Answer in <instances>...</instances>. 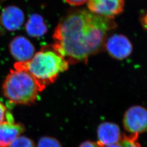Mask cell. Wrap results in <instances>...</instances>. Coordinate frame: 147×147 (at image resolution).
<instances>
[{"instance_id": "6da1fadb", "label": "cell", "mask_w": 147, "mask_h": 147, "mask_svg": "<svg viewBox=\"0 0 147 147\" xmlns=\"http://www.w3.org/2000/svg\"><path fill=\"white\" fill-rule=\"evenodd\" d=\"M117 24L87 10L69 13L59 22L53 34V47L69 64L86 63L89 56L105 47L108 32Z\"/></svg>"}, {"instance_id": "7a4b0ae2", "label": "cell", "mask_w": 147, "mask_h": 147, "mask_svg": "<svg viewBox=\"0 0 147 147\" xmlns=\"http://www.w3.org/2000/svg\"><path fill=\"white\" fill-rule=\"evenodd\" d=\"M69 65L51 45L42 47L28 61L15 63L14 68L30 74L42 91L47 86L53 83L60 74L68 70Z\"/></svg>"}, {"instance_id": "3957f363", "label": "cell", "mask_w": 147, "mask_h": 147, "mask_svg": "<svg viewBox=\"0 0 147 147\" xmlns=\"http://www.w3.org/2000/svg\"><path fill=\"white\" fill-rule=\"evenodd\" d=\"M5 98L15 104L30 105L42 92L36 80L24 70H11L2 87Z\"/></svg>"}, {"instance_id": "277c9868", "label": "cell", "mask_w": 147, "mask_h": 147, "mask_svg": "<svg viewBox=\"0 0 147 147\" xmlns=\"http://www.w3.org/2000/svg\"><path fill=\"white\" fill-rule=\"evenodd\" d=\"M147 111L140 106H132L126 111L123 120L127 131L139 135L147 129Z\"/></svg>"}, {"instance_id": "5b68a950", "label": "cell", "mask_w": 147, "mask_h": 147, "mask_svg": "<svg viewBox=\"0 0 147 147\" xmlns=\"http://www.w3.org/2000/svg\"><path fill=\"white\" fill-rule=\"evenodd\" d=\"M125 0H88L89 11L99 16L113 19L123 11Z\"/></svg>"}, {"instance_id": "8992f818", "label": "cell", "mask_w": 147, "mask_h": 147, "mask_svg": "<svg viewBox=\"0 0 147 147\" xmlns=\"http://www.w3.org/2000/svg\"><path fill=\"white\" fill-rule=\"evenodd\" d=\"M109 55L118 60L128 57L132 52V45L129 39L123 34L111 36L105 42V47Z\"/></svg>"}, {"instance_id": "52a82bcc", "label": "cell", "mask_w": 147, "mask_h": 147, "mask_svg": "<svg viewBox=\"0 0 147 147\" xmlns=\"http://www.w3.org/2000/svg\"><path fill=\"white\" fill-rule=\"evenodd\" d=\"M25 20L23 11L16 5H8L0 13V29L7 31H15L22 26Z\"/></svg>"}, {"instance_id": "ba28073f", "label": "cell", "mask_w": 147, "mask_h": 147, "mask_svg": "<svg viewBox=\"0 0 147 147\" xmlns=\"http://www.w3.org/2000/svg\"><path fill=\"white\" fill-rule=\"evenodd\" d=\"M9 50L17 62L30 60L35 54V47L26 37L19 36L14 38L9 44Z\"/></svg>"}, {"instance_id": "9c48e42d", "label": "cell", "mask_w": 147, "mask_h": 147, "mask_svg": "<svg viewBox=\"0 0 147 147\" xmlns=\"http://www.w3.org/2000/svg\"><path fill=\"white\" fill-rule=\"evenodd\" d=\"M98 142L103 146L119 143L122 138L118 125L109 122L100 124L98 129Z\"/></svg>"}, {"instance_id": "30bf717a", "label": "cell", "mask_w": 147, "mask_h": 147, "mask_svg": "<svg viewBox=\"0 0 147 147\" xmlns=\"http://www.w3.org/2000/svg\"><path fill=\"white\" fill-rule=\"evenodd\" d=\"M25 130L20 123L5 121L0 124V147H9Z\"/></svg>"}, {"instance_id": "8fae6325", "label": "cell", "mask_w": 147, "mask_h": 147, "mask_svg": "<svg viewBox=\"0 0 147 147\" xmlns=\"http://www.w3.org/2000/svg\"><path fill=\"white\" fill-rule=\"evenodd\" d=\"M27 34L32 37L39 38L45 35L47 31V27L42 16L38 14H32L25 25Z\"/></svg>"}, {"instance_id": "7c38bea8", "label": "cell", "mask_w": 147, "mask_h": 147, "mask_svg": "<svg viewBox=\"0 0 147 147\" xmlns=\"http://www.w3.org/2000/svg\"><path fill=\"white\" fill-rule=\"evenodd\" d=\"M37 147H62V146L56 139L45 136L39 140Z\"/></svg>"}, {"instance_id": "4fadbf2b", "label": "cell", "mask_w": 147, "mask_h": 147, "mask_svg": "<svg viewBox=\"0 0 147 147\" xmlns=\"http://www.w3.org/2000/svg\"><path fill=\"white\" fill-rule=\"evenodd\" d=\"M9 147H35V144L29 138L20 136Z\"/></svg>"}, {"instance_id": "5bb4252c", "label": "cell", "mask_w": 147, "mask_h": 147, "mask_svg": "<svg viewBox=\"0 0 147 147\" xmlns=\"http://www.w3.org/2000/svg\"><path fill=\"white\" fill-rule=\"evenodd\" d=\"M5 121L14 122V121L12 115L7 111L5 105L0 101V124Z\"/></svg>"}, {"instance_id": "9a60e30c", "label": "cell", "mask_w": 147, "mask_h": 147, "mask_svg": "<svg viewBox=\"0 0 147 147\" xmlns=\"http://www.w3.org/2000/svg\"><path fill=\"white\" fill-rule=\"evenodd\" d=\"M101 145L99 142H91L86 141L82 143L79 147H104Z\"/></svg>"}, {"instance_id": "2e32d148", "label": "cell", "mask_w": 147, "mask_h": 147, "mask_svg": "<svg viewBox=\"0 0 147 147\" xmlns=\"http://www.w3.org/2000/svg\"><path fill=\"white\" fill-rule=\"evenodd\" d=\"M69 5L75 6L82 5L86 2H87L88 0H64Z\"/></svg>"}, {"instance_id": "e0dca14e", "label": "cell", "mask_w": 147, "mask_h": 147, "mask_svg": "<svg viewBox=\"0 0 147 147\" xmlns=\"http://www.w3.org/2000/svg\"><path fill=\"white\" fill-rule=\"evenodd\" d=\"M104 147H123L121 145L120 143H116V144H111L109 146H105Z\"/></svg>"}, {"instance_id": "ac0fdd59", "label": "cell", "mask_w": 147, "mask_h": 147, "mask_svg": "<svg viewBox=\"0 0 147 147\" xmlns=\"http://www.w3.org/2000/svg\"><path fill=\"white\" fill-rule=\"evenodd\" d=\"M6 0H0V7L1 6V5H2V3L4 2H5Z\"/></svg>"}]
</instances>
